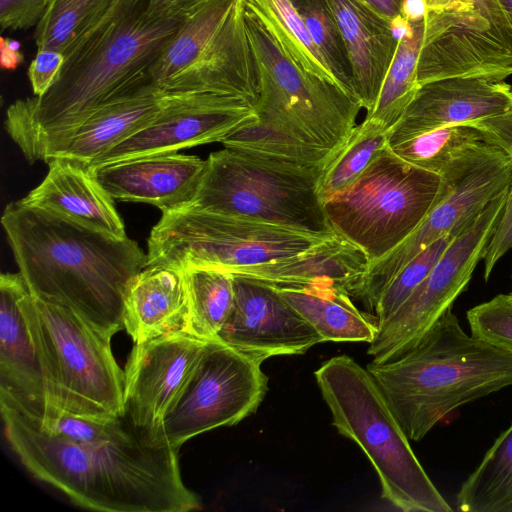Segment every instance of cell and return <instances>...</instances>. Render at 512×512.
I'll list each match as a JSON object with an SVG mask.
<instances>
[{
	"label": "cell",
	"mask_w": 512,
	"mask_h": 512,
	"mask_svg": "<svg viewBox=\"0 0 512 512\" xmlns=\"http://www.w3.org/2000/svg\"><path fill=\"white\" fill-rule=\"evenodd\" d=\"M188 15L164 0H115L65 52L51 87L7 109L5 128L27 161L48 163L60 140L93 113L154 87L151 71Z\"/></svg>",
	"instance_id": "cell-1"
},
{
	"label": "cell",
	"mask_w": 512,
	"mask_h": 512,
	"mask_svg": "<svg viewBox=\"0 0 512 512\" xmlns=\"http://www.w3.org/2000/svg\"><path fill=\"white\" fill-rule=\"evenodd\" d=\"M4 434L38 480L86 509L187 512L201 508L183 483L179 448L145 432L123 441L78 444L44 432L26 410L0 395Z\"/></svg>",
	"instance_id": "cell-2"
},
{
	"label": "cell",
	"mask_w": 512,
	"mask_h": 512,
	"mask_svg": "<svg viewBox=\"0 0 512 512\" xmlns=\"http://www.w3.org/2000/svg\"><path fill=\"white\" fill-rule=\"evenodd\" d=\"M15 261L31 294L71 308L113 337L124 328L123 297L147 266L129 239H116L22 200L1 218Z\"/></svg>",
	"instance_id": "cell-3"
},
{
	"label": "cell",
	"mask_w": 512,
	"mask_h": 512,
	"mask_svg": "<svg viewBox=\"0 0 512 512\" xmlns=\"http://www.w3.org/2000/svg\"><path fill=\"white\" fill-rule=\"evenodd\" d=\"M366 368L413 441L461 405L512 385V352L468 335L452 307L408 352Z\"/></svg>",
	"instance_id": "cell-4"
},
{
	"label": "cell",
	"mask_w": 512,
	"mask_h": 512,
	"mask_svg": "<svg viewBox=\"0 0 512 512\" xmlns=\"http://www.w3.org/2000/svg\"><path fill=\"white\" fill-rule=\"evenodd\" d=\"M314 375L332 424L366 454L378 475L383 499L404 512L452 510L418 461L367 368L339 355L324 362Z\"/></svg>",
	"instance_id": "cell-5"
},
{
	"label": "cell",
	"mask_w": 512,
	"mask_h": 512,
	"mask_svg": "<svg viewBox=\"0 0 512 512\" xmlns=\"http://www.w3.org/2000/svg\"><path fill=\"white\" fill-rule=\"evenodd\" d=\"M42 368L52 411L107 419L124 416V371L111 349L112 336L69 307L28 291L21 298Z\"/></svg>",
	"instance_id": "cell-6"
},
{
	"label": "cell",
	"mask_w": 512,
	"mask_h": 512,
	"mask_svg": "<svg viewBox=\"0 0 512 512\" xmlns=\"http://www.w3.org/2000/svg\"><path fill=\"white\" fill-rule=\"evenodd\" d=\"M245 21L258 73L257 122L337 154L356 127L358 99L301 66L246 3Z\"/></svg>",
	"instance_id": "cell-7"
},
{
	"label": "cell",
	"mask_w": 512,
	"mask_h": 512,
	"mask_svg": "<svg viewBox=\"0 0 512 512\" xmlns=\"http://www.w3.org/2000/svg\"><path fill=\"white\" fill-rule=\"evenodd\" d=\"M322 172L224 148L206 160L196 194L185 208L329 237L335 233L318 191Z\"/></svg>",
	"instance_id": "cell-8"
},
{
	"label": "cell",
	"mask_w": 512,
	"mask_h": 512,
	"mask_svg": "<svg viewBox=\"0 0 512 512\" xmlns=\"http://www.w3.org/2000/svg\"><path fill=\"white\" fill-rule=\"evenodd\" d=\"M151 81L165 94L238 96L255 107L258 73L244 0H209L190 13L152 69Z\"/></svg>",
	"instance_id": "cell-9"
},
{
	"label": "cell",
	"mask_w": 512,
	"mask_h": 512,
	"mask_svg": "<svg viewBox=\"0 0 512 512\" xmlns=\"http://www.w3.org/2000/svg\"><path fill=\"white\" fill-rule=\"evenodd\" d=\"M441 176L417 167L387 146L347 188L326 199L333 232L373 262L403 241L436 202Z\"/></svg>",
	"instance_id": "cell-10"
},
{
	"label": "cell",
	"mask_w": 512,
	"mask_h": 512,
	"mask_svg": "<svg viewBox=\"0 0 512 512\" xmlns=\"http://www.w3.org/2000/svg\"><path fill=\"white\" fill-rule=\"evenodd\" d=\"M329 237L249 217L182 208L162 213L153 227L147 266L206 267L233 273L288 258Z\"/></svg>",
	"instance_id": "cell-11"
},
{
	"label": "cell",
	"mask_w": 512,
	"mask_h": 512,
	"mask_svg": "<svg viewBox=\"0 0 512 512\" xmlns=\"http://www.w3.org/2000/svg\"><path fill=\"white\" fill-rule=\"evenodd\" d=\"M436 202L422 222L398 245L370 262L349 295L373 316L394 276L416 255L444 235L473 222L487 205L510 187L512 166L497 146L480 142L441 176Z\"/></svg>",
	"instance_id": "cell-12"
},
{
	"label": "cell",
	"mask_w": 512,
	"mask_h": 512,
	"mask_svg": "<svg viewBox=\"0 0 512 512\" xmlns=\"http://www.w3.org/2000/svg\"><path fill=\"white\" fill-rule=\"evenodd\" d=\"M422 82L512 75V21L498 0H423Z\"/></svg>",
	"instance_id": "cell-13"
},
{
	"label": "cell",
	"mask_w": 512,
	"mask_h": 512,
	"mask_svg": "<svg viewBox=\"0 0 512 512\" xmlns=\"http://www.w3.org/2000/svg\"><path fill=\"white\" fill-rule=\"evenodd\" d=\"M261 364L217 338L208 340L164 419L167 442L180 448L198 434L236 425L254 414L268 390Z\"/></svg>",
	"instance_id": "cell-14"
},
{
	"label": "cell",
	"mask_w": 512,
	"mask_h": 512,
	"mask_svg": "<svg viewBox=\"0 0 512 512\" xmlns=\"http://www.w3.org/2000/svg\"><path fill=\"white\" fill-rule=\"evenodd\" d=\"M509 188L503 191L448 246L425 280L381 326L369 343L372 362L394 360L415 347L466 289L483 260L502 215Z\"/></svg>",
	"instance_id": "cell-15"
},
{
	"label": "cell",
	"mask_w": 512,
	"mask_h": 512,
	"mask_svg": "<svg viewBox=\"0 0 512 512\" xmlns=\"http://www.w3.org/2000/svg\"><path fill=\"white\" fill-rule=\"evenodd\" d=\"M258 116L248 100L231 95L168 94L147 125L105 152L89 167L222 142Z\"/></svg>",
	"instance_id": "cell-16"
},
{
	"label": "cell",
	"mask_w": 512,
	"mask_h": 512,
	"mask_svg": "<svg viewBox=\"0 0 512 512\" xmlns=\"http://www.w3.org/2000/svg\"><path fill=\"white\" fill-rule=\"evenodd\" d=\"M207 342L178 332L134 344L124 370V415L136 429L167 442L162 432L164 419Z\"/></svg>",
	"instance_id": "cell-17"
},
{
	"label": "cell",
	"mask_w": 512,
	"mask_h": 512,
	"mask_svg": "<svg viewBox=\"0 0 512 512\" xmlns=\"http://www.w3.org/2000/svg\"><path fill=\"white\" fill-rule=\"evenodd\" d=\"M235 298L217 339L263 363L304 354L323 340L270 283L233 274Z\"/></svg>",
	"instance_id": "cell-18"
},
{
	"label": "cell",
	"mask_w": 512,
	"mask_h": 512,
	"mask_svg": "<svg viewBox=\"0 0 512 512\" xmlns=\"http://www.w3.org/2000/svg\"><path fill=\"white\" fill-rule=\"evenodd\" d=\"M512 110V86L485 77H450L419 85L398 122L388 131V144L456 125L502 115Z\"/></svg>",
	"instance_id": "cell-19"
},
{
	"label": "cell",
	"mask_w": 512,
	"mask_h": 512,
	"mask_svg": "<svg viewBox=\"0 0 512 512\" xmlns=\"http://www.w3.org/2000/svg\"><path fill=\"white\" fill-rule=\"evenodd\" d=\"M89 168L113 199L147 203L165 213L191 203L204 175L206 160L175 152Z\"/></svg>",
	"instance_id": "cell-20"
},
{
	"label": "cell",
	"mask_w": 512,
	"mask_h": 512,
	"mask_svg": "<svg viewBox=\"0 0 512 512\" xmlns=\"http://www.w3.org/2000/svg\"><path fill=\"white\" fill-rule=\"evenodd\" d=\"M29 291L22 275L0 276V395L36 418L47 407L38 352L21 306Z\"/></svg>",
	"instance_id": "cell-21"
},
{
	"label": "cell",
	"mask_w": 512,
	"mask_h": 512,
	"mask_svg": "<svg viewBox=\"0 0 512 512\" xmlns=\"http://www.w3.org/2000/svg\"><path fill=\"white\" fill-rule=\"evenodd\" d=\"M48 164L46 177L24 203L116 239L127 237L113 198L88 166L59 157Z\"/></svg>",
	"instance_id": "cell-22"
},
{
	"label": "cell",
	"mask_w": 512,
	"mask_h": 512,
	"mask_svg": "<svg viewBox=\"0 0 512 512\" xmlns=\"http://www.w3.org/2000/svg\"><path fill=\"white\" fill-rule=\"evenodd\" d=\"M345 44L354 95L367 113L378 100L399 40L391 22L359 0H326Z\"/></svg>",
	"instance_id": "cell-23"
},
{
	"label": "cell",
	"mask_w": 512,
	"mask_h": 512,
	"mask_svg": "<svg viewBox=\"0 0 512 512\" xmlns=\"http://www.w3.org/2000/svg\"><path fill=\"white\" fill-rule=\"evenodd\" d=\"M123 322L134 344L166 334L189 333L185 271L152 265L136 274L124 292Z\"/></svg>",
	"instance_id": "cell-24"
},
{
	"label": "cell",
	"mask_w": 512,
	"mask_h": 512,
	"mask_svg": "<svg viewBox=\"0 0 512 512\" xmlns=\"http://www.w3.org/2000/svg\"><path fill=\"white\" fill-rule=\"evenodd\" d=\"M367 255L347 239L334 234L296 255L232 274L254 278L274 286H337L350 289L369 266Z\"/></svg>",
	"instance_id": "cell-25"
},
{
	"label": "cell",
	"mask_w": 512,
	"mask_h": 512,
	"mask_svg": "<svg viewBox=\"0 0 512 512\" xmlns=\"http://www.w3.org/2000/svg\"><path fill=\"white\" fill-rule=\"evenodd\" d=\"M167 97L168 94L151 87L99 109L60 140L50 160L65 158L89 167L155 118Z\"/></svg>",
	"instance_id": "cell-26"
},
{
	"label": "cell",
	"mask_w": 512,
	"mask_h": 512,
	"mask_svg": "<svg viewBox=\"0 0 512 512\" xmlns=\"http://www.w3.org/2000/svg\"><path fill=\"white\" fill-rule=\"evenodd\" d=\"M274 287L323 342L371 343L378 333L375 319L360 311L341 287Z\"/></svg>",
	"instance_id": "cell-27"
},
{
	"label": "cell",
	"mask_w": 512,
	"mask_h": 512,
	"mask_svg": "<svg viewBox=\"0 0 512 512\" xmlns=\"http://www.w3.org/2000/svg\"><path fill=\"white\" fill-rule=\"evenodd\" d=\"M457 504L465 512H512V424L462 484Z\"/></svg>",
	"instance_id": "cell-28"
},
{
	"label": "cell",
	"mask_w": 512,
	"mask_h": 512,
	"mask_svg": "<svg viewBox=\"0 0 512 512\" xmlns=\"http://www.w3.org/2000/svg\"><path fill=\"white\" fill-rule=\"evenodd\" d=\"M183 270L189 295L188 332L204 340L216 339L234 304L233 274L206 267Z\"/></svg>",
	"instance_id": "cell-29"
},
{
	"label": "cell",
	"mask_w": 512,
	"mask_h": 512,
	"mask_svg": "<svg viewBox=\"0 0 512 512\" xmlns=\"http://www.w3.org/2000/svg\"><path fill=\"white\" fill-rule=\"evenodd\" d=\"M423 34V18L410 21L382 84L378 100L366 118L374 119L388 130L401 118L419 85L417 60Z\"/></svg>",
	"instance_id": "cell-30"
},
{
	"label": "cell",
	"mask_w": 512,
	"mask_h": 512,
	"mask_svg": "<svg viewBox=\"0 0 512 512\" xmlns=\"http://www.w3.org/2000/svg\"><path fill=\"white\" fill-rule=\"evenodd\" d=\"M388 129L365 118L323 170L318 191L323 202L351 185L388 146Z\"/></svg>",
	"instance_id": "cell-31"
},
{
	"label": "cell",
	"mask_w": 512,
	"mask_h": 512,
	"mask_svg": "<svg viewBox=\"0 0 512 512\" xmlns=\"http://www.w3.org/2000/svg\"><path fill=\"white\" fill-rule=\"evenodd\" d=\"M482 133L470 125H456L421 133L388 144L403 160L439 176L480 142Z\"/></svg>",
	"instance_id": "cell-32"
},
{
	"label": "cell",
	"mask_w": 512,
	"mask_h": 512,
	"mask_svg": "<svg viewBox=\"0 0 512 512\" xmlns=\"http://www.w3.org/2000/svg\"><path fill=\"white\" fill-rule=\"evenodd\" d=\"M225 148L309 169L324 170L336 153L273 131L257 121L235 131L222 142Z\"/></svg>",
	"instance_id": "cell-33"
},
{
	"label": "cell",
	"mask_w": 512,
	"mask_h": 512,
	"mask_svg": "<svg viewBox=\"0 0 512 512\" xmlns=\"http://www.w3.org/2000/svg\"><path fill=\"white\" fill-rule=\"evenodd\" d=\"M115 0H49L35 26L37 49L65 52L89 31Z\"/></svg>",
	"instance_id": "cell-34"
},
{
	"label": "cell",
	"mask_w": 512,
	"mask_h": 512,
	"mask_svg": "<svg viewBox=\"0 0 512 512\" xmlns=\"http://www.w3.org/2000/svg\"><path fill=\"white\" fill-rule=\"evenodd\" d=\"M244 1L262 17L301 66L318 76L337 83L290 0Z\"/></svg>",
	"instance_id": "cell-35"
},
{
	"label": "cell",
	"mask_w": 512,
	"mask_h": 512,
	"mask_svg": "<svg viewBox=\"0 0 512 512\" xmlns=\"http://www.w3.org/2000/svg\"><path fill=\"white\" fill-rule=\"evenodd\" d=\"M302 18L322 59L345 91L354 95L349 56L335 17L326 0H290Z\"/></svg>",
	"instance_id": "cell-36"
},
{
	"label": "cell",
	"mask_w": 512,
	"mask_h": 512,
	"mask_svg": "<svg viewBox=\"0 0 512 512\" xmlns=\"http://www.w3.org/2000/svg\"><path fill=\"white\" fill-rule=\"evenodd\" d=\"M32 417L47 434L78 444L123 441L143 432L136 429L125 415L116 418L94 419L62 411H52L42 419H37L33 415Z\"/></svg>",
	"instance_id": "cell-37"
},
{
	"label": "cell",
	"mask_w": 512,
	"mask_h": 512,
	"mask_svg": "<svg viewBox=\"0 0 512 512\" xmlns=\"http://www.w3.org/2000/svg\"><path fill=\"white\" fill-rule=\"evenodd\" d=\"M469 225L456 229L433 242L394 276L383 291L374 310L373 318L377 327L381 326L405 303L425 280L451 242Z\"/></svg>",
	"instance_id": "cell-38"
},
{
	"label": "cell",
	"mask_w": 512,
	"mask_h": 512,
	"mask_svg": "<svg viewBox=\"0 0 512 512\" xmlns=\"http://www.w3.org/2000/svg\"><path fill=\"white\" fill-rule=\"evenodd\" d=\"M469 125L482 133L485 142L500 148L507 155L512 166V110L499 116L474 121ZM511 249L512 181L502 215L483 258L485 281L489 279L497 262Z\"/></svg>",
	"instance_id": "cell-39"
},
{
	"label": "cell",
	"mask_w": 512,
	"mask_h": 512,
	"mask_svg": "<svg viewBox=\"0 0 512 512\" xmlns=\"http://www.w3.org/2000/svg\"><path fill=\"white\" fill-rule=\"evenodd\" d=\"M473 336L512 352V296L498 294L467 312Z\"/></svg>",
	"instance_id": "cell-40"
},
{
	"label": "cell",
	"mask_w": 512,
	"mask_h": 512,
	"mask_svg": "<svg viewBox=\"0 0 512 512\" xmlns=\"http://www.w3.org/2000/svg\"><path fill=\"white\" fill-rule=\"evenodd\" d=\"M49 0H0V27L5 30H27L36 26Z\"/></svg>",
	"instance_id": "cell-41"
},
{
	"label": "cell",
	"mask_w": 512,
	"mask_h": 512,
	"mask_svg": "<svg viewBox=\"0 0 512 512\" xmlns=\"http://www.w3.org/2000/svg\"><path fill=\"white\" fill-rule=\"evenodd\" d=\"M63 53L50 49H37L28 67V78L34 96H42L54 83L64 63Z\"/></svg>",
	"instance_id": "cell-42"
},
{
	"label": "cell",
	"mask_w": 512,
	"mask_h": 512,
	"mask_svg": "<svg viewBox=\"0 0 512 512\" xmlns=\"http://www.w3.org/2000/svg\"><path fill=\"white\" fill-rule=\"evenodd\" d=\"M24 60L20 43L11 38L0 39V64L5 70H15Z\"/></svg>",
	"instance_id": "cell-43"
},
{
	"label": "cell",
	"mask_w": 512,
	"mask_h": 512,
	"mask_svg": "<svg viewBox=\"0 0 512 512\" xmlns=\"http://www.w3.org/2000/svg\"><path fill=\"white\" fill-rule=\"evenodd\" d=\"M371 10L392 22L401 16L406 0H359Z\"/></svg>",
	"instance_id": "cell-44"
},
{
	"label": "cell",
	"mask_w": 512,
	"mask_h": 512,
	"mask_svg": "<svg viewBox=\"0 0 512 512\" xmlns=\"http://www.w3.org/2000/svg\"><path fill=\"white\" fill-rule=\"evenodd\" d=\"M170 6L186 14L192 13L209 0H164Z\"/></svg>",
	"instance_id": "cell-45"
},
{
	"label": "cell",
	"mask_w": 512,
	"mask_h": 512,
	"mask_svg": "<svg viewBox=\"0 0 512 512\" xmlns=\"http://www.w3.org/2000/svg\"><path fill=\"white\" fill-rule=\"evenodd\" d=\"M505 13L512 21V0H498Z\"/></svg>",
	"instance_id": "cell-46"
},
{
	"label": "cell",
	"mask_w": 512,
	"mask_h": 512,
	"mask_svg": "<svg viewBox=\"0 0 512 512\" xmlns=\"http://www.w3.org/2000/svg\"><path fill=\"white\" fill-rule=\"evenodd\" d=\"M510 295L512 296V292L510 293Z\"/></svg>",
	"instance_id": "cell-47"
},
{
	"label": "cell",
	"mask_w": 512,
	"mask_h": 512,
	"mask_svg": "<svg viewBox=\"0 0 512 512\" xmlns=\"http://www.w3.org/2000/svg\"><path fill=\"white\" fill-rule=\"evenodd\" d=\"M511 278H512V275H511Z\"/></svg>",
	"instance_id": "cell-48"
}]
</instances>
